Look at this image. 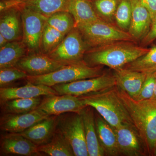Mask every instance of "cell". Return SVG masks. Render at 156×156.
<instances>
[{
  "mask_svg": "<svg viewBox=\"0 0 156 156\" xmlns=\"http://www.w3.org/2000/svg\"><path fill=\"white\" fill-rule=\"evenodd\" d=\"M120 155H145L146 148L136 128L131 124H123L114 128Z\"/></svg>",
  "mask_w": 156,
  "mask_h": 156,
  "instance_id": "12",
  "label": "cell"
},
{
  "mask_svg": "<svg viewBox=\"0 0 156 156\" xmlns=\"http://www.w3.org/2000/svg\"><path fill=\"white\" fill-rule=\"evenodd\" d=\"M48 116L38 108L27 113L4 114L0 119V128L8 133H20Z\"/></svg>",
  "mask_w": 156,
  "mask_h": 156,
  "instance_id": "13",
  "label": "cell"
},
{
  "mask_svg": "<svg viewBox=\"0 0 156 156\" xmlns=\"http://www.w3.org/2000/svg\"><path fill=\"white\" fill-rule=\"evenodd\" d=\"M28 53L22 41L8 42L0 48V69L14 67Z\"/></svg>",
  "mask_w": 156,
  "mask_h": 156,
  "instance_id": "24",
  "label": "cell"
},
{
  "mask_svg": "<svg viewBox=\"0 0 156 156\" xmlns=\"http://www.w3.org/2000/svg\"><path fill=\"white\" fill-rule=\"evenodd\" d=\"M149 50L131 41L115 42L88 50L83 61L89 66H105L115 70L124 67Z\"/></svg>",
  "mask_w": 156,
  "mask_h": 156,
  "instance_id": "2",
  "label": "cell"
},
{
  "mask_svg": "<svg viewBox=\"0 0 156 156\" xmlns=\"http://www.w3.org/2000/svg\"><path fill=\"white\" fill-rule=\"evenodd\" d=\"M89 48L80 32L75 27L48 55L63 64H75L83 61L84 56Z\"/></svg>",
  "mask_w": 156,
  "mask_h": 156,
  "instance_id": "6",
  "label": "cell"
},
{
  "mask_svg": "<svg viewBox=\"0 0 156 156\" xmlns=\"http://www.w3.org/2000/svg\"><path fill=\"white\" fill-rule=\"evenodd\" d=\"M150 14L152 24L156 18V0H139Z\"/></svg>",
  "mask_w": 156,
  "mask_h": 156,
  "instance_id": "34",
  "label": "cell"
},
{
  "mask_svg": "<svg viewBox=\"0 0 156 156\" xmlns=\"http://www.w3.org/2000/svg\"><path fill=\"white\" fill-rule=\"evenodd\" d=\"M86 106L77 96L56 95L45 96L37 108L48 115L58 116L68 112L80 114Z\"/></svg>",
  "mask_w": 156,
  "mask_h": 156,
  "instance_id": "11",
  "label": "cell"
},
{
  "mask_svg": "<svg viewBox=\"0 0 156 156\" xmlns=\"http://www.w3.org/2000/svg\"><path fill=\"white\" fill-rule=\"evenodd\" d=\"M125 68L147 74L156 71V45L147 53L124 66Z\"/></svg>",
  "mask_w": 156,
  "mask_h": 156,
  "instance_id": "27",
  "label": "cell"
},
{
  "mask_svg": "<svg viewBox=\"0 0 156 156\" xmlns=\"http://www.w3.org/2000/svg\"><path fill=\"white\" fill-rule=\"evenodd\" d=\"M42 99L41 96L11 99L1 103V110L3 114L27 113L37 108Z\"/></svg>",
  "mask_w": 156,
  "mask_h": 156,
  "instance_id": "26",
  "label": "cell"
},
{
  "mask_svg": "<svg viewBox=\"0 0 156 156\" xmlns=\"http://www.w3.org/2000/svg\"><path fill=\"white\" fill-rule=\"evenodd\" d=\"M57 129L69 143L75 156H89L80 114L68 112L58 115Z\"/></svg>",
  "mask_w": 156,
  "mask_h": 156,
  "instance_id": "7",
  "label": "cell"
},
{
  "mask_svg": "<svg viewBox=\"0 0 156 156\" xmlns=\"http://www.w3.org/2000/svg\"><path fill=\"white\" fill-rule=\"evenodd\" d=\"M68 11L73 17L75 27L102 19L95 11L90 0H71Z\"/></svg>",
  "mask_w": 156,
  "mask_h": 156,
  "instance_id": "23",
  "label": "cell"
},
{
  "mask_svg": "<svg viewBox=\"0 0 156 156\" xmlns=\"http://www.w3.org/2000/svg\"><path fill=\"white\" fill-rule=\"evenodd\" d=\"M117 92L147 152L154 154L156 147V99L136 100L117 87Z\"/></svg>",
  "mask_w": 156,
  "mask_h": 156,
  "instance_id": "1",
  "label": "cell"
},
{
  "mask_svg": "<svg viewBox=\"0 0 156 156\" xmlns=\"http://www.w3.org/2000/svg\"><path fill=\"white\" fill-rule=\"evenodd\" d=\"M4 2H10L17 3L21 2L22 0H1Z\"/></svg>",
  "mask_w": 156,
  "mask_h": 156,
  "instance_id": "37",
  "label": "cell"
},
{
  "mask_svg": "<svg viewBox=\"0 0 156 156\" xmlns=\"http://www.w3.org/2000/svg\"><path fill=\"white\" fill-rule=\"evenodd\" d=\"M66 35L46 22L42 34L40 52L48 54L60 44Z\"/></svg>",
  "mask_w": 156,
  "mask_h": 156,
  "instance_id": "29",
  "label": "cell"
},
{
  "mask_svg": "<svg viewBox=\"0 0 156 156\" xmlns=\"http://www.w3.org/2000/svg\"><path fill=\"white\" fill-rule=\"evenodd\" d=\"M117 25L123 30H129L132 17V6L130 0H121L115 13Z\"/></svg>",
  "mask_w": 156,
  "mask_h": 156,
  "instance_id": "30",
  "label": "cell"
},
{
  "mask_svg": "<svg viewBox=\"0 0 156 156\" xmlns=\"http://www.w3.org/2000/svg\"><path fill=\"white\" fill-rule=\"evenodd\" d=\"M28 76L25 72L15 66L0 69V87L4 88L18 80H25Z\"/></svg>",
  "mask_w": 156,
  "mask_h": 156,
  "instance_id": "31",
  "label": "cell"
},
{
  "mask_svg": "<svg viewBox=\"0 0 156 156\" xmlns=\"http://www.w3.org/2000/svg\"><path fill=\"white\" fill-rule=\"evenodd\" d=\"M1 154L33 156L41 155L38 146L18 133L4 134L0 141Z\"/></svg>",
  "mask_w": 156,
  "mask_h": 156,
  "instance_id": "14",
  "label": "cell"
},
{
  "mask_svg": "<svg viewBox=\"0 0 156 156\" xmlns=\"http://www.w3.org/2000/svg\"><path fill=\"white\" fill-rule=\"evenodd\" d=\"M38 150L41 153L48 156H75L69 143L57 128L51 140L46 144L38 146Z\"/></svg>",
  "mask_w": 156,
  "mask_h": 156,
  "instance_id": "25",
  "label": "cell"
},
{
  "mask_svg": "<svg viewBox=\"0 0 156 156\" xmlns=\"http://www.w3.org/2000/svg\"><path fill=\"white\" fill-rule=\"evenodd\" d=\"M156 39V18L152 24L150 30L146 36L143 39V42L144 44H149Z\"/></svg>",
  "mask_w": 156,
  "mask_h": 156,
  "instance_id": "35",
  "label": "cell"
},
{
  "mask_svg": "<svg viewBox=\"0 0 156 156\" xmlns=\"http://www.w3.org/2000/svg\"><path fill=\"white\" fill-rule=\"evenodd\" d=\"M0 14V34L9 42L22 41V21L19 6L9 7L1 11Z\"/></svg>",
  "mask_w": 156,
  "mask_h": 156,
  "instance_id": "15",
  "label": "cell"
},
{
  "mask_svg": "<svg viewBox=\"0 0 156 156\" xmlns=\"http://www.w3.org/2000/svg\"><path fill=\"white\" fill-rule=\"evenodd\" d=\"M95 115L98 138L105 154L112 156L120 155L114 128L100 115Z\"/></svg>",
  "mask_w": 156,
  "mask_h": 156,
  "instance_id": "21",
  "label": "cell"
},
{
  "mask_svg": "<svg viewBox=\"0 0 156 156\" xmlns=\"http://www.w3.org/2000/svg\"><path fill=\"white\" fill-rule=\"evenodd\" d=\"M58 116H49L25 131L18 133L27 138L36 145L48 143L56 132Z\"/></svg>",
  "mask_w": 156,
  "mask_h": 156,
  "instance_id": "18",
  "label": "cell"
},
{
  "mask_svg": "<svg viewBox=\"0 0 156 156\" xmlns=\"http://www.w3.org/2000/svg\"><path fill=\"white\" fill-rule=\"evenodd\" d=\"M19 7L22 18L23 42L29 52H40L42 34L47 17L30 9Z\"/></svg>",
  "mask_w": 156,
  "mask_h": 156,
  "instance_id": "9",
  "label": "cell"
},
{
  "mask_svg": "<svg viewBox=\"0 0 156 156\" xmlns=\"http://www.w3.org/2000/svg\"><path fill=\"white\" fill-rule=\"evenodd\" d=\"M68 65L54 60L41 52H29L17 62L15 67L25 72L27 75H44L60 69Z\"/></svg>",
  "mask_w": 156,
  "mask_h": 156,
  "instance_id": "10",
  "label": "cell"
},
{
  "mask_svg": "<svg viewBox=\"0 0 156 156\" xmlns=\"http://www.w3.org/2000/svg\"><path fill=\"white\" fill-rule=\"evenodd\" d=\"M90 48H97L120 41H131L128 32L117 28L101 19L94 22L76 26Z\"/></svg>",
  "mask_w": 156,
  "mask_h": 156,
  "instance_id": "5",
  "label": "cell"
},
{
  "mask_svg": "<svg viewBox=\"0 0 156 156\" xmlns=\"http://www.w3.org/2000/svg\"><path fill=\"white\" fill-rule=\"evenodd\" d=\"M154 154L155 156H156V147L155 148V149L154 151Z\"/></svg>",
  "mask_w": 156,
  "mask_h": 156,
  "instance_id": "39",
  "label": "cell"
},
{
  "mask_svg": "<svg viewBox=\"0 0 156 156\" xmlns=\"http://www.w3.org/2000/svg\"><path fill=\"white\" fill-rule=\"evenodd\" d=\"M116 87L134 98L139 93L147 74L123 67L114 70Z\"/></svg>",
  "mask_w": 156,
  "mask_h": 156,
  "instance_id": "19",
  "label": "cell"
},
{
  "mask_svg": "<svg viewBox=\"0 0 156 156\" xmlns=\"http://www.w3.org/2000/svg\"><path fill=\"white\" fill-rule=\"evenodd\" d=\"M114 75L103 73L96 77L74 81L68 83L58 84L52 87L58 95L80 96L99 92L116 87Z\"/></svg>",
  "mask_w": 156,
  "mask_h": 156,
  "instance_id": "8",
  "label": "cell"
},
{
  "mask_svg": "<svg viewBox=\"0 0 156 156\" xmlns=\"http://www.w3.org/2000/svg\"><path fill=\"white\" fill-rule=\"evenodd\" d=\"M101 66H89L84 61L65 66L48 74L37 76H28L27 82L52 87L58 84L68 83L74 81L96 77L103 74Z\"/></svg>",
  "mask_w": 156,
  "mask_h": 156,
  "instance_id": "4",
  "label": "cell"
},
{
  "mask_svg": "<svg viewBox=\"0 0 156 156\" xmlns=\"http://www.w3.org/2000/svg\"><path fill=\"white\" fill-rule=\"evenodd\" d=\"M132 17L128 33L133 39H143L148 33L152 25L149 12L139 0H130Z\"/></svg>",
  "mask_w": 156,
  "mask_h": 156,
  "instance_id": "17",
  "label": "cell"
},
{
  "mask_svg": "<svg viewBox=\"0 0 156 156\" xmlns=\"http://www.w3.org/2000/svg\"><path fill=\"white\" fill-rule=\"evenodd\" d=\"M152 99H156V81L155 86L154 90L153 96Z\"/></svg>",
  "mask_w": 156,
  "mask_h": 156,
  "instance_id": "38",
  "label": "cell"
},
{
  "mask_svg": "<svg viewBox=\"0 0 156 156\" xmlns=\"http://www.w3.org/2000/svg\"><path fill=\"white\" fill-rule=\"evenodd\" d=\"M58 95L52 88L41 84L27 82L24 86L15 87H4L0 89V102L17 98H28Z\"/></svg>",
  "mask_w": 156,
  "mask_h": 156,
  "instance_id": "16",
  "label": "cell"
},
{
  "mask_svg": "<svg viewBox=\"0 0 156 156\" xmlns=\"http://www.w3.org/2000/svg\"><path fill=\"white\" fill-rule=\"evenodd\" d=\"M9 42V41L5 38V37L3 36L2 35L0 34V48H2L3 46H5Z\"/></svg>",
  "mask_w": 156,
  "mask_h": 156,
  "instance_id": "36",
  "label": "cell"
},
{
  "mask_svg": "<svg viewBox=\"0 0 156 156\" xmlns=\"http://www.w3.org/2000/svg\"><path fill=\"white\" fill-rule=\"evenodd\" d=\"M83 122L84 131L89 156H102L105 153L98 138L95 115L92 108L87 106L80 112Z\"/></svg>",
  "mask_w": 156,
  "mask_h": 156,
  "instance_id": "20",
  "label": "cell"
},
{
  "mask_svg": "<svg viewBox=\"0 0 156 156\" xmlns=\"http://www.w3.org/2000/svg\"><path fill=\"white\" fill-rule=\"evenodd\" d=\"M118 1V0H95L93 5L99 17L101 16L105 18H110L115 16L119 3Z\"/></svg>",
  "mask_w": 156,
  "mask_h": 156,
  "instance_id": "32",
  "label": "cell"
},
{
  "mask_svg": "<svg viewBox=\"0 0 156 156\" xmlns=\"http://www.w3.org/2000/svg\"><path fill=\"white\" fill-rule=\"evenodd\" d=\"M156 81V71L147 74L146 78L138 95L134 99L143 101L152 99L153 96Z\"/></svg>",
  "mask_w": 156,
  "mask_h": 156,
  "instance_id": "33",
  "label": "cell"
},
{
  "mask_svg": "<svg viewBox=\"0 0 156 156\" xmlns=\"http://www.w3.org/2000/svg\"><path fill=\"white\" fill-rule=\"evenodd\" d=\"M78 97L84 105L96 110L114 128L123 124L133 125L128 112L118 96L116 86Z\"/></svg>",
  "mask_w": 156,
  "mask_h": 156,
  "instance_id": "3",
  "label": "cell"
},
{
  "mask_svg": "<svg viewBox=\"0 0 156 156\" xmlns=\"http://www.w3.org/2000/svg\"><path fill=\"white\" fill-rule=\"evenodd\" d=\"M71 0H22L16 5L23 7L48 17L56 12L68 11Z\"/></svg>",
  "mask_w": 156,
  "mask_h": 156,
  "instance_id": "22",
  "label": "cell"
},
{
  "mask_svg": "<svg viewBox=\"0 0 156 156\" xmlns=\"http://www.w3.org/2000/svg\"><path fill=\"white\" fill-rule=\"evenodd\" d=\"M46 22L58 31L66 35L75 27V21L68 11H59L47 17Z\"/></svg>",
  "mask_w": 156,
  "mask_h": 156,
  "instance_id": "28",
  "label": "cell"
}]
</instances>
